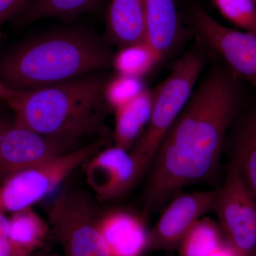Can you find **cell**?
Instances as JSON below:
<instances>
[{"instance_id": "cell-8", "label": "cell", "mask_w": 256, "mask_h": 256, "mask_svg": "<svg viewBox=\"0 0 256 256\" xmlns=\"http://www.w3.org/2000/svg\"><path fill=\"white\" fill-rule=\"evenodd\" d=\"M195 31L234 73L256 84V34L222 24L201 6L191 11Z\"/></svg>"}, {"instance_id": "cell-17", "label": "cell", "mask_w": 256, "mask_h": 256, "mask_svg": "<svg viewBox=\"0 0 256 256\" xmlns=\"http://www.w3.org/2000/svg\"><path fill=\"white\" fill-rule=\"evenodd\" d=\"M104 0H32L28 8L16 18L20 26H26L45 18L70 20L90 12Z\"/></svg>"}, {"instance_id": "cell-31", "label": "cell", "mask_w": 256, "mask_h": 256, "mask_svg": "<svg viewBox=\"0 0 256 256\" xmlns=\"http://www.w3.org/2000/svg\"></svg>"}, {"instance_id": "cell-28", "label": "cell", "mask_w": 256, "mask_h": 256, "mask_svg": "<svg viewBox=\"0 0 256 256\" xmlns=\"http://www.w3.org/2000/svg\"><path fill=\"white\" fill-rule=\"evenodd\" d=\"M254 86L256 88V85H254Z\"/></svg>"}, {"instance_id": "cell-14", "label": "cell", "mask_w": 256, "mask_h": 256, "mask_svg": "<svg viewBox=\"0 0 256 256\" xmlns=\"http://www.w3.org/2000/svg\"><path fill=\"white\" fill-rule=\"evenodd\" d=\"M146 42L161 60L178 46L182 26L174 0H146Z\"/></svg>"}, {"instance_id": "cell-12", "label": "cell", "mask_w": 256, "mask_h": 256, "mask_svg": "<svg viewBox=\"0 0 256 256\" xmlns=\"http://www.w3.org/2000/svg\"><path fill=\"white\" fill-rule=\"evenodd\" d=\"M98 227L112 256H142L148 249V230L142 218L114 210L99 216Z\"/></svg>"}, {"instance_id": "cell-30", "label": "cell", "mask_w": 256, "mask_h": 256, "mask_svg": "<svg viewBox=\"0 0 256 256\" xmlns=\"http://www.w3.org/2000/svg\"><path fill=\"white\" fill-rule=\"evenodd\" d=\"M254 1H255V0H254Z\"/></svg>"}, {"instance_id": "cell-16", "label": "cell", "mask_w": 256, "mask_h": 256, "mask_svg": "<svg viewBox=\"0 0 256 256\" xmlns=\"http://www.w3.org/2000/svg\"><path fill=\"white\" fill-rule=\"evenodd\" d=\"M50 226L32 208H24L9 218V238L14 247L32 254L44 247Z\"/></svg>"}, {"instance_id": "cell-4", "label": "cell", "mask_w": 256, "mask_h": 256, "mask_svg": "<svg viewBox=\"0 0 256 256\" xmlns=\"http://www.w3.org/2000/svg\"><path fill=\"white\" fill-rule=\"evenodd\" d=\"M204 64L200 50H188L153 92L149 124L130 152L140 178L152 163L162 141L191 98Z\"/></svg>"}, {"instance_id": "cell-3", "label": "cell", "mask_w": 256, "mask_h": 256, "mask_svg": "<svg viewBox=\"0 0 256 256\" xmlns=\"http://www.w3.org/2000/svg\"><path fill=\"white\" fill-rule=\"evenodd\" d=\"M106 79L86 75L70 82L20 92L9 104L16 124L73 146L96 130L106 110Z\"/></svg>"}, {"instance_id": "cell-13", "label": "cell", "mask_w": 256, "mask_h": 256, "mask_svg": "<svg viewBox=\"0 0 256 256\" xmlns=\"http://www.w3.org/2000/svg\"><path fill=\"white\" fill-rule=\"evenodd\" d=\"M106 36L119 48L146 42V0H111Z\"/></svg>"}, {"instance_id": "cell-15", "label": "cell", "mask_w": 256, "mask_h": 256, "mask_svg": "<svg viewBox=\"0 0 256 256\" xmlns=\"http://www.w3.org/2000/svg\"><path fill=\"white\" fill-rule=\"evenodd\" d=\"M152 104L153 92L144 89L130 102L114 109V146L132 149L149 124Z\"/></svg>"}, {"instance_id": "cell-5", "label": "cell", "mask_w": 256, "mask_h": 256, "mask_svg": "<svg viewBox=\"0 0 256 256\" xmlns=\"http://www.w3.org/2000/svg\"><path fill=\"white\" fill-rule=\"evenodd\" d=\"M105 142L100 138L8 176L0 182V212L5 214L14 213L41 201L88 159L102 149Z\"/></svg>"}, {"instance_id": "cell-9", "label": "cell", "mask_w": 256, "mask_h": 256, "mask_svg": "<svg viewBox=\"0 0 256 256\" xmlns=\"http://www.w3.org/2000/svg\"><path fill=\"white\" fill-rule=\"evenodd\" d=\"M72 146L20 126L14 118L0 117V182L72 150Z\"/></svg>"}, {"instance_id": "cell-10", "label": "cell", "mask_w": 256, "mask_h": 256, "mask_svg": "<svg viewBox=\"0 0 256 256\" xmlns=\"http://www.w3.org/2000/svg\"><path fill=\"white\" fill-rule=\"evenodd\" d=\"M217 190L194 192L174 196L148 234V249L171 250L178 246L188 230L214 210Z\"/></svg>"}, {"instance_id": "cell-6", "label": "cell", "mask_w": 256, "mask_h": 256, "mask_svg": "<svg viewBox=\"0 0 256 256\" xmlns=\"http://www.w3.org/2000/svg\"><path fill=\"white\" fill-rule=\"evenodd\" d=\"M98 212L88 192L64 190L48 210L50 228L64 256H112L98 227Z\"/></svg>"}, {"instance_id": "cell-7", "label": "cell", "mask_w": 256, "mask_h": 256, "mask_svg": "<svg viewBox=\"0 0 256 256\" xmlns=\"http://www.w3.org/2000/svg\"><path fill=\"white\" fill-rule=\"evenodd\" d=\"M214 210L235 256H256V200L234 161L218 190Z\"/></svg>"}, {"instance_id": "cell-24", "label": "cell", "mask_w": 256, "mask_h": 256, "mask_svg": "<svg viewBox=\"0 0 256 256\" xmlns=\"http://www.w3.org/2000/svg\"><path fill=\"white\" fill-rule=\"evenodd\" d=\"M18 94L20 92L12 90L0 80V100L4 101L9 105L12 101L16 98Z\"/></svg>"}, {"instance_id": "cell-18", "label": "cell", "mask_w": 256, "mask_h": 256, "mask_svg": "<svg viewBox=\"0 0 256 256\" xmlns=\"http://www.w3.org/2000/svg\"><path fill=\"white\" fill-rule=\"evenodd\" d=\"M233 161L256 200V111L248 116L237 133Z\"/></svg>"}, {"instance_id": "cell-22", "label": "cell", "mask_w": 256, "mask_h": 256, "mask_svg": "<svg viewBox=\"0 0 256 256\" xmlns=\"http://www.w3.org/2000/svg\"><path fill=\"white\" fill-rule=\"evenodd\" d=\"M144 89L141 78L118 74L106 84V101L114 110L130 102Z\"/></svg>"}, {"instance_id": "cell-20", "label": "cell", "mask_w": 256, "mask_h": 256, "mask_svg": "<svg viewBox=\"0 0 256 256\" xmlns=\"http://www.w3.org/2000/svg\"><path fill=\"white\" fill-rule=\"evenodd\" d=\"M162 60L146 42L120 48L114 56L112 65L119 75L142 78Z\"/></svg>"}, {"instance_id": "cell-26", "label": "cell", "mask_w": 256, "mask_h": 256, "mask_svg": "<svg viewBox=\"0 0 256 256\" xmlns=\"http://www.w3.org/2000/svg\"><path fill=\"white\" fill-rule=\"evenodd\" d=\"M35 256H56L54 254H52V252L48 248L43 247L40 249V252Z\"/></svg>"}, {"instance_id": "cell-1", "label": "cell", "mask_w": 256, "mask_h": 256, "mask_svg": "<svg viewBox=\"0 0 256 256\" xmlns=\"http://www.w3.org/2000/svg\"><path fill=\"white\" fill-rule=\"evenodd\" d=\"M239 97L234 78L218 70L193 92L152 163L146 192L149 210H158L184 188L215 172Z\"/></svg>"}, {"instance_id": "cell-23", "label": "cell", "mask_w": 256, "mask_h": 256, "mask_svg": "<svg viewBox=\"0 0 256 256\" xmlns=\"http://www.w3.org/2000/svg\"><path fill=\"white\" fill-rule=\"evenodd\" d=\"M32 0H0V28L12 18H18Z\"/></svg>"}, {"instance_id": "cell-19", "label": "cell", "mask_w": 256, "mask_h": 256, "mask_svg": "<svg viewBox=\"0 0 256 256\" xmlns=\"http://www.w3.org/2000/svg\"><path fill=\"white\" fill-rule=\"evenodd\" d=\"M224 242L218 224L203 217L182 239L178 246L180 256H208Z\"/></svg>"}, {"instance_id": "cell-25", "label": "cell", "mask_w": 256, "mask_h": 256, "mask_svg": "<svg viewBox=\"0 0 256 256\" xmlns=\"http://www.w3.org/2000/svg\"><path fill=\"white\" fill-rule=\"evenodd\" d=\"M208 256H236L232 249L225 242Z\"/></svg>"}, {"instance_id": "cell-29", "label": "cell", "mask_w": 256, "mask_h": 256, "mask_svg": "<svg viewBox=\"0 0 256 256\" xmlns=\"http://www.w3.org/2000/svg\"><path fill=\"white\" fill-rule=\"evenodd\" d=\"M255 2H256V0H255Z\"/></svg>"}, {"instance_id": "cell-2", "label": "cell", "mask_w": 256, "mask_h": 256, "mask_svg": "<svg viewBox=\"0 0 256 256\" xmlns=\"http://www.w3.org/2000/svg\"><path fill=\"white\" fill-rule=\"evenodd\" d=\"M114 56L96 34L64 28L24 42L0 60V80L16 92L56 85L107 68Z\"/></svg>"}, {"instance_id": "cell-21", "label": "cell", "mask_w": 256, "mask_h": 256, "mask_svg": "<svg viewBox=\"0 0 256 256\" xmlns=\"http://www.w3.org/2000/svg\"><path fill=\"white\" fill-rule=\"evenodd\" d=\"M224 18L242 31L256 34L254 0H212Z\"/></svg>"}, {"instance_id": "cell-11", "label": "cell", "mask_w": 256, "mask_h": 256, "mask_svg": "<svg viewBox=\"0 0 256 256\" xmlns=\"http://www.w3.org/2000/svg\"><path fill=\"white\" fill-rule=\"evenodd\" d=\"M82 165L88 184L100 201L122 196L140 178L130 152L116 146L101 149Z\"/></svg>"}, {"instance_id": "cell-27", "label": "cell", "mask_w": 256, "mask_h": 256, "mask_svg": "<svg viewBox=\"0 0 256 256\" xmlns=\"http://www.w3.org/2000/svg\"><path fill=\"white\" fill-rule=\"evenodd\" d=\"M10 108V106L6 102L0 100V114H2V112H4L6 108Z\"/></svg>"}]
</instances>
